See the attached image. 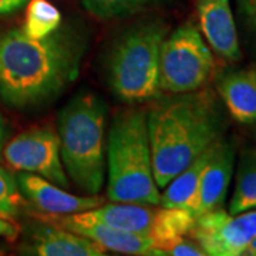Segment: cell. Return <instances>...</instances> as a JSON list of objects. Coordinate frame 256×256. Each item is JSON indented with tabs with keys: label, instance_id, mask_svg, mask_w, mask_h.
<instances>
[{
	"label": "cell",
	"instance_id": "30bf717a",
	"mask_svg": "<svg viewBox=\"0 0 256 256\" xmlns=\"http://www.w3.org/2000/svg\"><path fill=\"white\" fill-rule=\"evenodd\" d=\"M16 181L23 196L47 215H72L106 204V200L100 195L70 194L66 188L36 174L20 172Z\"/></svg>",
	"mask_w": 256,
	"mask_h": 256
},
{
	"label": "cell",
	"instance_id": "8992f818",
	"mask_svg": "<svg viewBox=\"0 0 256 256\" xmlns=\"http://www.w3.org/2000/svg\"><path fill=\"white\" fill-rule=\"evenodd\" d=\"M214 72L212 52L192 22L166 34L160 52V92L178 94L200 90Z\"/></svg>",
	"mask_w": 256,
	"mask_h": 256
},
{
	"label": "cell",
	"instance_id": "603a6c76",
	"mask_svg": "<svg viewBox=\"0 0 256 256\" xmlns=\"http://www.w3.org/2000/svg\"><path fill=\"white\" fill-rule=\"evenodd\" d=\"M20 235V228L13 220V216L0 210V238H6L8 240H16Z\"/></svg>",
	"mask_w": 256,
	"mask_h": 256
},
{
	"label": "cell",
	"instance_id": "7c38bea8",
	"mask_svg": "<svg viewBox=\"0 0 256 256\" xmlns=\"http://www.w3.org/2000/svg\"><path fill=\"white\" fill-rule=\"evenodd\" d=\"M234 164L235 148L230 142L220 140L214 146L210 161L202 171L191 210L195 216L222 208L234 174Z\"/></svg>",
	"mask_w": 256,
	"mask_h": 256
},
{
	"label": "cell",
	"instance_id": "d6986e66",
	"mask_svg": "<svg viewBox=\"0 0 256 256\" xmlns=\"http://www.w3.org/2000/svg\"><path fill=\"white\" fill-rule=\"evenodd\" d=\"M62 13L48 0H28L22 30L32 38H44L62 26Z\"/></svg>",
	"mask_w": 256,
	"mask_h": 256
},
{
	"label": "cell",
	"instance_id": "5b68a950",
	"mask_svg": "<svg viewBox=\"0 0 256 256\" xmlns=\"http://www.w3.org/2000/svg\"><path fill=\"white\" fill-rule=\"evenodd\" d=\"M166 34V24L156 18L127 28L116 40L107 60V80L120 100L134 104L158 96L160 52Z\"/></svg>",
	"mask_w": 256,
	"mask_h": 256
},
{
	"label": "cell",
	"instance_id": "ac0fdd59",
	"mask_svg": "<svg viewBox=\"0 0 256 256\" xmlns=\"http://www.w3.org/2000/svg\"><path fill=\"white\" fill-rule=\"evenodd\" d=\"M249 210H256V148H246L240 154L228 212L235 215Z\"/></svg>",
	"mask_w": 256,
	"mask_h": 256
},
{
	"label": "cell",
	"instance_id": "d4e9b609",
	"mask_svg": "<svg viewBox=\"0 0 256 256\" xmlns=\"http://www.w3.org/2000/svg\"><path fill=\"white\" fill-rule=\"evenodd\" d=\"M28 0H0V16H8L24 8Z\"/></svg>",
	"mask_w": 256,
	"mask_h": 256
},
{
	"label": "cell",
	"instance_id": "4fadbf2b",
	"mask_svg": "<svg viewBox=\"0 0 256 256\" xmlns=\"http://www.w3.org/2000/svg\"><path fill=\"white\" fill-rule=\"evenodd\" d=\"M26 250L38 256H104L107 252L92 239L44 220L30 229Z\"/></svg>",
	"mask_w": 256,
	"mask_h": 256
},
{
	"label": "cell",
	"instance_id": "ffe728a7",
	"mask_svg": "<svg viewBox=\"0 0 256 256\" xmlns=\"http://www.w3.org/2000/svg\"><path fill=\"white\" fill-rule=\"evenodd\" d=\"M164 2L166 0H82L84 9L100 20L128 18Z\"/></svg>",
	"mask_w": 256,
	"mask_h": 256
},
{
	"label": "cell",
	"instance_id": "5bb4252c",
	"mask_svg": "<svg viewBox=\"0 0 256 256\" xmlns=\"http://www.w3.org/2000/svg\"><path fill=\"white\" fill-rule=\"evenodd\" d=\"M156 208L146 204L131 202H111L107 205H98L96 208L78 214H73L77 218L96 222L108 228L148 234L156 216Z\"/></svg>",
	"mask_w": 256,
	"mask_h": 256
},
{
	"label": "cell",
	"instance_id": "52a82bcc",
	"mask_svg": "<svg viewBox=\"0 0 256 256\" xmlns=\"http://www.w3.org/2000/svg\"><path fill=\"white\" fill-rule=\"evenodd\" d=\"M205 255L256 256V210L229 214L224 208L195 218L190 235Z\"/></svg>",
	"mask_w": 256,
	"mask_h": 256
},
{
	"label": "cell",
	"instance_id": "ba28073f",
	"mask_svg": "<svg viewBox=\"0 0 256 256\" xmlns=\"http://www.w3.org/2000/svg\"><path fill=\"white\" fill-rule=\"evenodd\" d=\"M4 161L16 171L30 172L62 188H68L58 136L52 127L33 128L18 134L3 146Z\"/></svg>",
	"mask_w": 256,
	"mask_h": 256
},
{
	"label": "cell",
	"instance_id": "3957f363",
	"mask_svg": "<svg viewBox=\"0 0 256 256\" xmlns=\"http://www.w3.org/2000/svg\"><path fill=\"white\" fill-rule=\"evenodd\" d=\"M106 181L111 202L160 205L144 108H124L114 116L106 146Z\"/></svg>",
	"mask_w": 256,
	"mask_h": 256
},
{
	"label": "cell",
	"instance_id": "44dd1931",
	"mask_svg": "<svg viewBox=\"0 0 256 256\" xmlns=\"http://www.w3.org/2000/svg\"><path fill=\"white\" fill-rule=\"evenodd\" d=\"M23 205V194L20 192L16 178L0 168V210L14 218Z\"/></svg>",
	"mask_w": 256,
	"mask_h": 256
},
{
	"label": "cell",
	"instance_id": "9a60e30c",
	"mask_svg": "<svg viewBox=\"0 0 256 256\" xmlns=\"http://www.w3.org/2000/svg\"><path fill=\"white\" fill-rule=\"evenodd\" d=\"M218 92L229 114L242 124H256V68L235 70L220 77Z\"/></svg>",
	"mask_w": 256,
	"mask_h": 256
},
{
	"label": "cell",
	"instance_id": "484cf974",
	"mask_svg": "<svg viewBox=\"0 0 256 256\" xmlns=\"http://www.w3.org/2000/svg\"><path fill=\"white\" fill-rule=\"evenodd\" d=\"M6 144V124L4 120L0 116V154L3 151V146Z\"/></svg>",
	"mask_w": 256,
	"mask_h": 256
},
{
	"label": "cell",
	"instance_id": "7a4b0ae2",
	"mask_svg": "<svg viewBox=\"0 0 256 256\" xmlns=\"http://www.w3.org/2000/svg\"><path fill=\"white\" fill-rule=\"evenodd\" d=\"M146 127L154 176L162 190L222 140L226 124L215 92L202 87L156 98L146 110Z\"/></svg>",
	"mask_w": 256,
	"mask_h": 256
},
{
	"label": "cell",
	"instance_id": "9c48e42d",
	"mask_svg": "<svg viewBox=\"0 0 256 256\" xmlns=\"http://www.w3.org/2000/svg\"><path fill=\"white\" fill-rule=\"evenodd\" d=\"M44 220L92 239L104 250L124 255H158L148 234L127 232L84 220L76 215H46Z\"/></svg>",
	"mask_w": 256,
	"mask_h": 256
},
{
	"label": "cell",
	"instance_id": "2e32d148",
	"mask_svg": "<svg viewBox=\"0 0 256 256\" xmlns=\"http://www.w3.org/2000/svg\"><path fill=\"white\" fill-rule=\"evenodd\" d=\"M195 218L191 210L185 208H156L148 235L158 255H166L178 240L190 236Z\"/></svg>",
	"mask_w": 256,
	"mask_h": 256
},
{
	"label": "cell",
	"instance_id": "8fae6325",
	"mask_svg": "<svg viewBox=\"0 0 256 256\" xmlns=\"http://www.w3.org/2000/svg\"><path fill=\"white\" fill-rule=\"evenodd\" d=\"M196 14L206 44L225 62H239L238 30L229 0H196Z\"/></svg>",
	"mask_w": 256,
	"mask_h": 256
},
{
	"label": "cell",
	"instance_id": "277c9868",
	"mask_svg": "<svg viewBox=\"0 0 256 256\" xmlns=\"http://www.w3.org/2000/svg\"><path fill=\"white\" fill-rule=\"evenodd\" d=\"M107 104L80 92L58 116L60 156L66 174L84 195H98L106 182Z\"/></svg>",
	"mask_w": 256,
	"mask_h": 256
},
{
	"label": "cell",
	"instance_id": "7402d4cb",
	"mask_svg": "<svg viewBox=\"0 0 256 256\" xmlns=\"http://www.w3.org/2000/svg\"><path fill=\"white\" fill-rule=\"evenodd\" d=\"M166 255L171 256H205V252L195 240L188 239L185 236L181 240H178L174 246L168 250Z\"/></svg>",
	"mask_w": 256,
	"mask_h": 256
},
{
	"label": "cell",
	"instance_id": "6da1fadb",
	"mask_svg": "<svg viewBox=\"0 0 256 256\" xmlns=\"http://www.w3.org/2000/svg\"><path fill=\"white\" fill-rule=\"evenodd\" d=\"M87 36L64 24L44 38L22 28H0V97L12 107L30 108L54 100L77 78Z\"/></svg>",
	"mask_w": 256,
	"mask_h": 256
},
{
	"label": "cell",
	"instance_id": "e0dca14e",
	"mask_svg": "<svg viewBox=\"0 0 256 256\" xmlns=\"http://www.w3.org/2000/svg\"><path fill=\"white\" fill-rule=\"evenodd\" d=\"M212 150H214V146H210V150H206L204 154H201L196 160H194L184 171L175 175L174 178L165 185L162 188L164 192L161 194L160 206L192 210L202 171L210 161Z\"/></svg>",
	"mask_w": 256,
	"mask_h": 256
},
{
	"label": "cell",
	"instance_id": "cb8c5ba5",
	"mask_svg": "<svg viewBox=\"0 0 256 256\" xmlns=\"http://www.w3.org/2000/svg\"><path fill=\"white\" fill-rule=\"evenodd\" d=\"M239 12L256 36V0H238Z\"/></svg>",
	"mask_w": 256,
	"mask_h": 256
}]
</instances>
